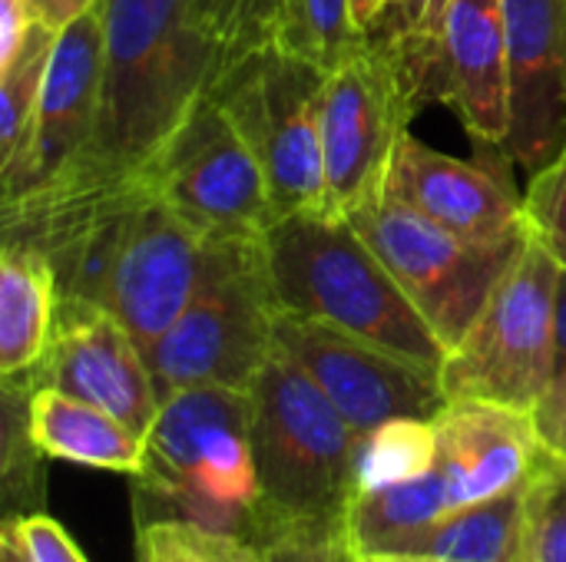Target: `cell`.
<instances>
[{"mask_svg": "<svg viewBox=\"0 0 566 562\" xmlns=\"http://www.w3.org/2000/svg\"><path fill=\"white\" fill-rule=\"evenodd\" d=\"M186 527H189V540H192L202 562H272V556L259 543H252L245 537L209 533V530H199L192 523H186Z\"/></svg>", "mask_w": 566, "mask_h": 562, "instance_id": "obj_32", "label": "cell"}, {"mask_svg": "<svg viewBox=\"0 0 566 562\" xmlns=\"http://www.w3.org/2000/svg\"><path fill=\"white\" fill-rule=\"evenodd\" d=\"M143 176L206 242L262 238L279 219L252 146L212 93L146 159Z\"/></svg>", "mask_w": 566, "mask_h": 562, "instance_id": "obj_10", "label": "cell"}, {"mask_svg": "<svg viewBox=\"0 0 566 562\" xmlns=\"http://www.w3.org/2000/svg\"><path fill=\"white\" fill-rule=\"evenodd\" d=\"M358 562H424L418 556H398V553H365L358 556Z\"/></svg>", "mask_w": 566, "mask_h": 562, "instance_id": "obj_39", "label": "cell"}, {"mask_svg": "<svg viewBox=\"0 0 566 562\" xmlns=\"http://www.w3.org/2000/svg\"><path fill=\"white\" fill-rule=\"evenodd\" d=\"M265 255L282 311L424 368H444L448 348L348 219L322 212L275 219L265 232Z\"/></svg>", "mask_w": 566, "mask_h": 562, "instance_id": "obj_5", "label": "cell"}, {"mask_svg": "<svg viewBox=\"0 0 566 562\" xmlns=\"http://www.w3.org/2000/svg\"><path fill=\"white\" fill-rule=\"evenodd\" d=\"M348 222L378 252L448 351L468 335L491 291L527 245L481 248L444 232L385 192L358 205Z\"/></svg>", "mask_w": 566, "mask_h": 562, "instance_id": "obj_11", "label": "cell"}, {"mask_svg": "<svg viewBox=\"0 0 566 562\" xmlns=\"http://www.w3.org/2000/svg\"><path fill=\"white\" fill-rule=\"evenodd\" d=\"M434 470L448 490L451 510L521 487L544 450L534 414L484 401H448L434 417Z\"/></svg>", "mask_w": 566, "mask_h": 562, "instance_id": "obj_17", "label": "cell"}, {"mask_svg": "<svg viewBox=\"0 0 566 562\" xmlns=\"http://www.w3.org/2000/svg\"><path fill=\"white\" fill-rule=\"evenodd\" d=\"M557 278V258L527 238L468 335L444 358L441 388L448 401L537 411L554 378Z\"/></svg>", "mask_w": 566, "mask_h": 562, "instance_id": "obj_9", "label": "cell"}, {"mask_svg": "<svg viewBox=\"0 0 566 562\" xmlns=\"http://www.w3.org/2000/svg\"><path fill=\"white\" fill-rule=\"evenodd\" d=\"M338 562H358V553H355V547H352V543H345V547H342Z\"/></svg>", "mask_w": 566, "mask_h": 562, "instance_id": "obj_40", "label": "cell"}, {"mask_svg": "<svg viewBox=\"0 0 566 562\" xmlns=\"http://www.w3.org/2000/svg\"><path fill=\"white\" fill-rule=\"evenodd\" d=\"M279 311L265 235L206 242L202 275L186 311L146 348L159 401L209 384L252 391L275 348Z\"/></svg>", "mask_w": 566, "mask_h": 562, "instance_id": "obj_6", "label": "cell"}, {"mask_svg": "<svg viewBox=\"0 0 566 562\" xmlns=\"http://www.w3.org/2000/svg\"><path fill=\"white\" fill-rule=\"evenodd\" d=\"M451 0H401L388 10L378 26H388L408 50V60L421 79L424 96L434 99L438 89V63H441V33Z\"/></svg>", "mask_w": 566, "mask_h": 562, "instance_id": "obj_26", "label": "cell"}, {"mask_svg": "<svg viewBox=\"0 0 566 562\" xmlns=\"http://www.w3.org/2000/svg\"><path fill=\"white\" fill-rule=\"evenodd\" d=\"M56 33L60 30L36 20L27 33L23 46L17 50V56L7 66H0V172L23 149Z\"/></svg>", "mask_w": 566, "mask_h": 562, "instance_id": "obj_24", "label": "cell"}, {"mask_svg": "<svg viewBox=\"0 0 566 562\" xmlns=\"http://www.w3.org/2000/svg\"><path fill=\"white\" fill-rule=\"evenodd\" d=\"M385 195L481 248H517L531 238L524 199L491 169L438 152L411 132L391 159Z\"/></svg>", "mask_w": 566, "mask_h": 562, "instance_id": "obj_15", "label": "cell"}, {"mask_svg": "<svg viewBox=\"0 0 566 562\" xmlns=\"http://www.w3.org/2000/svg\"><path fill=\"white\" fill-rule=\"evenodd\" d=\"M534 424H537L541 444L551 454L566 457V388L544 394V401L534 411Z\"/></svg>", "mask_w": 566, "mask_h": 562, "instance_id": "obj_34", "label": "cell"}, {"mask_svg": "<svg viewBox=\"0 0 566 562\" xmlns=\"http://www.w3.org/2000/svg\"><path fill=\"white\" fill-rule=\"evenodd\" d=\"M0 562H36L33 553H30V547H27V537H23L17 517L3 520V530H0Z\"/></svg>", "mask_w": 566, "mask_h": 562, "instance_id": "obj_37", "label": "cell"}, {"mask_svg": "<svg viewBox=\"0 0 566 562\" xmlns=\"http://www.w3.org/2000/svg\"><path fill=\"white\" fill-rule=\"evenodd\" d=\"M352 0H279V40L322 70H335L365 43Z\"/></svg>", "mask_w": 566, "mask_h": 562, "instance_id": "obj_23", "label": "cell"}, {"mask_svg": "<svg viewBox=\"0 0 566 562\" xmlns=\"http://www.w3.org/2000/svg\"><path fill=\"white\" fill-rule=\"evenodd\" d=\"M275 344L325 391V397L358 434H368L395 417L434 421L448 407L441 371L375 348L322 321L279 311Z\"/></svg>", "mask_w": 566, "mask_h": 562, "instance_id": "obj_12", "label": "cell"}, {"mask_svg": "<svg viewBox=\"0 0 566 562\" xmlns=\"http://www.w3.org/2000/svg\"><path fill=\"white\" fill-rule=\"evenodd\" d=\"M325 83L328 70L269 40L226 60L209 86L252 146L279 219L325 212Z\"/></svg>", "mask_w": 566, "mask_h": 562, "instance_id": "obj_7", "label": "cell"}, {"mask_svg": "<svg viewBox=\"0 0 566 562\" xmlns=\"http://www.w3.org/2000/svg\"><path fill=\"white\" fill-rule=\"evenodd\" d=\"M424 99L405 43L375 26L325 83V212L348 219L385 192L391 159L408 136L415 106Z\"/></svg>", "mask_w": 566, "mask_h": 562, "instance_id": "obj_8", "label": "cell"}, {"mask_svg": "<svg viewBox=\"0 0 566 562\" xmlns=\"http://www.w3.org/2000/svg\"><path fill=\"white\" fill-rule=\"evenodd\" d=\"M511 129L504 156L531 176L566 149V0H504Z\"/></svg>", "mask_w": 566, "mask_h": 562, "instance_id": "obj_16", "label": "cell"}, {"mask_svg": "<svg viewBox=\"0 0 566 562\" xmlns=\"http://www.w3.org/2000/svg\"><path fill=\"white\" fill-rule=\"evenodd\" d=\"M524 484L434 520L431 527L405 540L395 553L418 560L514 562L524 527Z\"/></svg>", "mask_w": 566, "mask_h": 562, "instance_id": "obj_21", "label": "cell"}, {"mask_svg": "<svg viewBox=\"0 0 566 562\" xmlns=\"http://www.w3.org/2000/svg\"><path fill=\"white\" fill-rule=\"evenodd\" d=\"M438 457L434 421L395 417L361 434L358 444V494L385 490L424 477Z\"/></svg>", "mask_w": 566, "mask_h": 562, "instance_id": "obj_22", "label": "cell"}, {"mask_svg": "<svg viewBox=\"0 0 566 562\" xmlns=\"http://www.w3.org/2000/svg\"><path fill=\"white\" fill-rule=\"evenodd\" d=\"M514 562H566V457L547 447L524 484V527Z\"/></svg>", "mask_w": 566, "mask_h": 562, "instance_id": "obj_25", "label": "cell"}, {"mask_svg": "<svg viewBox=\"0 0 566 562\" xmlns=\"http://www.w3.org/2000/svg\"><path fill=\"white\" fill-rule=\"evenodd\" d=\"M252 457L262 513L252 543L285 530H348L361 434L275 344L252 391Z\"/></svg>", "mask_w": 566, "mask_h": 562, "instance_id": "obj_4", "label": "cell"}, {"mask_svg": "<svg viewBox=\"0 0 566 562\" xmlns=\"http://www.w3.org/2000/svg\"><path fill=\"white\" fill-rule=\"evenodd\" d=\"M566 388V268L560 265V278H557V305H554V378H551V391Z\"/></svg>", "mask_w": 566, "mask_h": 562, "instance_id": "obj_35", "label": "cell"}, {"mask_svg": "<svg viewBox=\"0 0 566 562\" xmlns=\"http://www.w3.org/2000/svg\"><path fill=\"white\" fill-rule=\"evenodd\" d=\"M103 0L60 26L23 149L0 172L3 199L33 192L93 149L103 96Z\"/></svg>", "mask_w": 566, "mask_h": 562, "instance_id": "obj_14", "label": "cell"}, {"mask_svg": "<svg viewBox=\"0 0 566 562\" xmlns=\"http://www.w3.org/2000/svg\"><path fill=\"white\" fill-rule=\"evenodd\" d=\"M348 530H285L262 543L272 562H338Z\"/></svg>", "mask_w": 566, "mask_h": 562, "instance_id": "obj_29", "label": "cell"}, {"mask_svg": "<svg viewBox=\"0 0 566 562\" xmlns=\"http://www.w3.org/2000/svg\"><path fill=\"white\" fill-rule=\"evenodd\" d=\"M136 556L139 562H202L186 523L159 520L136 527Z\"/></svg>", "mask_w": 566, "mask_h": 562, "instance_id": "obj_30", "label": "cell"}, {"mask_svg": "<svg viewBox=\"0 0 566 562\" xmlns=\"http://www.w3.org/2000/svg\"><path fill=\"white\" fill-rule=\"evenodd\" d=\"M262 513L252 457V397L232 388H186L163 401L143 470L133 477V517L192 523L255 540Z\"/></svg>", "mask_w": 566, "mask_h": 562, "instance_id": "obj_3", "label": "cell"}, {"mask_svg": "<svg viewBox=\"0 0 566 562\" xmlns=\"http://www.w3.org/2000/svg\"><path fill=\"white\" fill-rule=\"evenodd\" d=\"M398 3H401V0H385V13H388V10H395ZM385 13H381V17H385Z\"/></svg>", "mask_w": 566, "mask_h": 562, "instance_id": "obj_41", "label": "cell"}, {"mask_svg": "<svg viewBox=\"0 0 566 562\" xmlns=\"http://www.w3.org/2000/svg\"><path fill=\"white\" fill-rule=\"evenodd\" d=\"M524 212L531 238L541 242L557 265L566 268V149L547 169L531 176Z\"/></svg>", "mask_w": 566, "mask_h": 562, "instance_id": "obj_28", "label": "cell"}, {"mask_svg": "<svg viewBox=\"0 0 566 562\" xmlns=\"http://www.w3.org/2000/svg\"><path fill=\"white\" fill-rule=\"evenodd\" d=\"M424 562H448V560H424Z\"/></svg>", "mask_w": 566, "mask_h": 562, "instance_id": "obj_42", "label": "cell"}, {"mask_svg": "<svg viewBox=\"0 0 566 562\" xmlns=\"http://www.w3.org/2000/svg\"><path fill=\"white\" fill-rule=\"evenodd\" d=\"M3 245L43 255L60 298L109 311L146 348L186 311L206 238L146 182L143 169L76 159L46 185L3 199Z\"/></svg>", "mask_w": 566, "mask_h": 562, "instance_id": "obj_1", "label": "cell"}, {"mask_svg": "<svg viewBox=\"0 0 566 562\" xmlns=\"http://www.w3.org/2000/svg\"><path fill=\"white\" fill-rule=\"evenodd\" d=\"M17 520H20V530H23L27 547H30L36 562H86L80 547L73 543V537L53 517H46L43 510L17 517Z\"/></svg>", "mask_w": 566, "mask_h": 562, "instance_id": "obj_31", "label": "cell"}, {"mask_svg": "<svg viewBox=\"0 0 566 562\" xmlns=\"http://www.w3.org/2000/svg\"><path fill=\"white\" fill-rule=\"evenodd\" d=\"M196 13L226 60L279 40V0H196Z\"/></svg>", "mask_w": 566, "mask_h": 562, "instance_id": "obj_27", "label": "cell"}, {"mask_svg": "<svg viewBox=\"0 0 566 562\" xmlns=\"http://www.w3.org/2000/svg\"><path fill=\"white\" fill-rule=\"evenodd\" d=\"M352 10H355V23L365 33H371L378 26L381 13H385V0H352Z\"/></svg>", "mask_w": 566, "mask_h": 562, "instance_id": "obj_38", "label": "cell"}, {"mask_svg": "<svg viewBox=\"0 0 566 562\" xmlns=\"http://www.w3.org/2000/svg\"><path fill=\"white\" fill-rule=\"evenodd\" d=\"M434 99H444L478 142L504 146L511 129L504 0H451Z\"/></svg>", "mask_w": 566, "mask_h": 562, "instance_id": "obj_18", "label": "cell"}, {"mask_svg": "<svg viewBox=\"0 0 566 562\" xmlns=\"http://www.w3.org/2000/svg\"><path fill=\"white\" fill-rule=\"evenodd\" d=\"M96 3H99V0H30L36 20H43V23L53 26V30L66 26L73 17H80L83 10H90V7H96Z\"/></svg>", "mask_w": 566, "mask_h": 562, "instance_id": "obj_36", "label": "cell"}, {"mask_svg": "<svg viewBox=\"0 0 566 562\" xmlns=\"http://www.w3.org/2000/svg\"><path fill=\"white\" fill-rule=\"evenodd\" d=\"M60 288L50 262L30 248H0V374L27 378L53 341Z\"/></svg>", "mask_w": 566, "mask_h": 562, "instance_id": "obj_20", "label": "cell"}, {"mask_svg": "<svg viewBox=\"0 0 566 562\" xmlns=\"http://www.w3.org/2000/svg\"><path fill=\"white\" fill-rule=\"evenodd\" d=\"M33 23L36 13L30 0H0V66H7L17 56Z\"/></svg>", "mask_w": 566, "mask_h": 562, "instance_id": "obj_33", "label": "cell"}, {"mask_svg": "<svg viewBox=\"0 0 566 562\" xmlns=\"http://www.w3.org/2000/svg\"><path fill=\"white\" fill-rule=\"evenodd\" d=\"M27 427L46 460L136 477L146 457V437L109 411L53 388L27 391Z\"/></svg>", "mask_w": 566, "mask_h": 562, "instance_id": "obj_19", "label": "cell"}, {"mask_svg": "<svg viewBox=\"0 0 566 562\" xmlns=\"http://www.w3.org/2000/svg\"><path fill=\"white\" fill-rule=\"evenodd\" d=\"M17 384L23 391L53 388L119 417L136 434H149L163 401L136 338L103 308L60 298L46 358Z\"/></svg>", "mask_w": 566, "mask_h": 562, "instance_id": "obj_13", "label": "cell"}, {"mask_svg": "<svg viewBox=\"0 0 566 562\" xmlns=\"http://www.w3.org/2000/svg\"><path fill=\"white\" fill-rule=\"evenodd\" d=\"M103 96L86 156L143 169L222 70L196 0H103Z\"/></svg>", "mask_w": 566, "mask_h": 562, "instance_id": "obj_2", "label": "cell"}]
</instances>
